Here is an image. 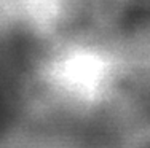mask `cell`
<instances>
[{
    "mask_svg": "<svg viewBox=\"0 0 150 148\" xmlns=\"http://www.w3.org/2000/svg\"><path fill=\"white\" fill-rule=\"evenodd\" d=\"M120 70L115 59L91 43L64 45L46 56L37 72V86L64 110H93L113 93Z\"/></svg>",
    "mask_w": 150,
    "mask_h": 148,
    "instance_id": "1",
    "label": "cell"
}]
</instances>
